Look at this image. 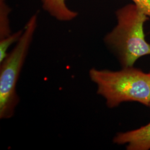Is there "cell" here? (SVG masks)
I'll return each instance as SVG.
<instances>
[{"instance_id":"6","label":"cell","mask_w":150,"mask_h":150,"mask_svg":"<svg viewBox=\"0 0 150 150\" xmlns=\"http://www.w3.org/2000/svg\"><path fill=\"white\" fill-rule=\"evenodd\" d=\"M11 11V8L6 4V0H0V39L12 33L9 21Z\"/></svg>"},{"instance_id":"3","label":"cell","mask_w":150,"mask_h":150,"mask_svg":"<svg viewBox=\"0 0 150 150\" xmlns=\"http://www.w3.org/2000/svg\"><path fill=\"white\" fill-rule=\"evenodd\" d=\"M38 14L27 21L15 47L0 63V118L13 117L20 102L17 84L38 26Z\"/></svg>"},{"instance_id":"1","label":"cell","mask_w":150,"mask_h":150,"mask_svg":"<svg viewBox=\"0 0 150 150\" xmlns=\"http://www.w3.org/2000/svg\"><path fill=\"white\" fill-rule=\"evenodd\" d=\"M117 25L104 38L123 67L134 66L141 57L150 55V44L145 38L144 24L149 17L134 4L116 12Z\"/></svg>"},{"instance_id":"7","label":"cell","mask_w":150,"mask_h":150,"mask_svg":"<svg viewBox=\"0 0 150 150\" xmlns=\"http://www.w3.org/2000/svg\"><path fill=\"white\" fill-rule=\"evenodd\" d=\"M23 33V30H20L15 33H12L9 36L0 39V63L2 62L8 55V50L12 45L19 40Z\"/></svg>"},{"instance_id":"2","label":"cell","mask_w":150,"mask_h":150,"mask_svg":"<svg viewBox=\"0 0 150 150\" xmlns=\"http://www.w3.org/2000/svg\"><path fill=\"white\" fill-rule=\"evenodd\" d=\"M91 81L97 86V93L103 97L110 108L122 102L134 101L149 106L150 74L132 67L120 71L98 70L89 71Z\"/></svg>"},{"instance_id":"8","label":"cell","mask_w":150,"mask_h":150,"mask_svg":"<svg viewBox=\"0 0 150 150\" xmlns=\"http://www.w3.org/2000/svg\"><path fill=\"white\" fill-rule=\"evenodd\" d=\"M135 5L139 6L145 14L150 17V0H132Z\"/></svg>"},{"instance_id":"5","label":"cell","mask_w":150,"mask_h":150,"mask_svg":"<svg viewBox=\"0 0 150 150\" xmlns=\"http://www.w3.org/2000/svg\"><path fill=\"white\" fill-rule=\"evenodd\" d=\"M39 1L43 10L59 21H71L79 15L77 12L70 9L67 6L66 0Z\"/></svg>"},{"instance_id":"9","label":"cell","mask_w":150,"mask_h":150,"mask_svg":"<svg viewBox=\"0 0 150 150\" xmlns=\"http://www.w3.org/2000/svg\"><path fill=\"white\" fill-rule=\"evenodd\" d=\"M149 107H150V105H149Z\"/></svg>"},{"instance_id":"4","label":"cell","mask_w":150,"mask_h":150,"mask_svg":"<svg viewBox=\"0 0 150 150\" xmlns=\"http://www.w3.org/2000/svg\"><path fill=\"white\" fill-rule=\"evenodd\" d=\"M117 145H126L127 150L150 149V122L139 129L119 132L113 139Z\"/></svg>"}]
</instances>
